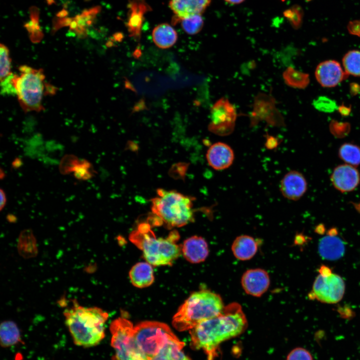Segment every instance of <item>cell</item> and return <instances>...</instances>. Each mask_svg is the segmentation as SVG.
<instances>
[{"label": "cell", "instance_id": "6da1fadb", "mask_svg": "<svg viewBox=\"0 0 360 360\" xmlns=\"http://www.w3.org/2000/svg\"><path fill=\"white\" fill-rule=\"evenodd\" d=\"M248 326L241 306L232 302L225 306L218 315L198 324L190 330V344L202 350L207 360H214L220 344L243 332Z\"/></svg>", "mask_w": 360, "mask_h": 360}, {"label": "cell", "instance_id": "7a4b0ae2", "mask_svg": "<svg viewBox=\"0 0 360 360\" xmlns=\"http://www.w3.org/2000/svg\"><path fill=\"white\" fill-rule=\"evenodd\" d=\"M65 322L75 344L90 348L99 344L105 336L108 314L97 307H84L74 300L64 312Z\"/></svg>", "mask_w": 360, "mask_h": 360}, {"label": "cell", "instance_id": "3957f363", "mask_svg": "<svg viewBox=\"0 0 360 360\" xmlns=\"http://www.w3.org/2000/svg\"><path fill=\"white\" fill-rule=\"evenodd\" d=\"M148 222H141L130 235V240L143 252L148 262L155 266L170 265L180 255L177 244L180 235L176 230L166 238H157Z\"/></svg>", "mask_w": 360, "mask_h": 360}, {"label": "cell", "instance_id": "277c9868", "mask_svg": "<svg viewBox=\"0 0 360 360\" xmlns=\"http://www.w3.org/2000/svg\"><path fill=\"white\" fill-rule=\"evenodd\" d=\"M224 306L218 294L207 290L196 292L180 307L172 318V325L178 331L190 330L201 322L220 314Z\"/></svg>", "mask_w": 360, "mask_h": 360}, {"label": "cell", "instance_id": "5b68a950", "mask_svg": "<svg viewBox=\"0 0 360 360\" xmlns=\"http://www.w3.org/2000/svg\"><path fill=\"white\" fill-rule=\"evenodd\" d=\"M152 200V214L168 228L184 226L194 220L192 198L174 190H157Z\"/></svg>", "mask_w": 360, "mask_h": 360}, {"label": "cell", "instance_id": "8992f818", "mask_svg": "<svg viewBox=\"0 0 360 360\" xmlns=\"http://www.w3.org/2000/svg\"><path fill=\"white\" fill-rule=\"evenodd\" d=\"M19 70L20 74L14 76L12 84L22 108L25 112L44 110V96L46 92H54L55 88L46 82L42 69L24 65Z\"/></svg>", "mask_w": 360, "mask_h": 360}, {"label": "cell", "instance_id": "52a82bcc", "mask_svg": "<svg viewBox=\"0 0 360 360\" xmlns=\"http://www.w3.org/2000/svg\"><path fill=\"white\" fill-rule=\"evenodd\" d=\"M137 344L146 360H150L169 342L179 340L166 324L144 321L134 326Z\"/></svg>", "mask_w": 360, "mask_h": 360}, {"label": "cell", "instance_id": "ba28073f", "mask_svg": "<svg viewBox=\"0 0 360 360\" xmlns=\"http://www.w3.org/2000/svg\"><path fill=\"white\" fill-rule=\"evenodd\" d=\"M110 328L114 360H146L137 344L134 326L130 321L118 318L112 322Z\"/></svg>", "mask_w": 360, "mask_h": 360}, {"label": "cell", "instance_id": "9c48e42d", "mask_svg": "<svg viewBox=\"0 0 360 360\" xmlns=\"http://www.w3.org/2000/svg\"><path fill=\"white\" fill-rule=\"evenodd\" d=\"M252 108L250 116L251 126H256L262 122L272 126H285L284 118L276 107V100L272 95L258 93L254 98Z\"/></svg>", "mask_w": 360, "mask_h": 360}, {"label": "cell", "instance_id": "30bf717a", "mask_svg": "<svg viewBox=\"0 0 360 360\" xmlns=\"http://www.w3.org/2000/svg\"><path fill=\"white\" fill-rule=\"evenodd\" d=\"M236 118V111L234 106L227 98L222 97L211 108V121L208 129L220 136H228L234 130Z\"/></svg>", "mask_w": 360, "mask_h": 360}, {"label": "cell", "instance_id": "8fae6325", "mask_svg": "<svg viewBox=\"0 0 360 360\" xmlns=\"http://www.w3.org/2000/svg\"><path fill=\"white\" fill-rule=\"evenodd\" d=\"M345 284L341 276L332 274L327 276L319 274L314 281L309 297L326 304H336L343 298Z\"/></svg>", "mask_w": 360, "mask_h": 360}, {"label": "cell", "instance_id": "7c38bea8", "mask_svg": "<svg viewBox=\"0 0 360 360\" xmlns=\"http://www.w3.org/2000/svg\"><path fill=\"white\" fill-rule=\"evenodd\" d=\"M241 284L247 294L255 297H260L269 288L270 276L268 272L264 269H249L242 274Z\"/></svg>", "mask_w": 360, "mask_h": 360}, {"label": "cell", "instance_id": "4fadbf2b", "mask_svg": "<svg viewBox=\"0 0 360 360\" xmlns=\"http://www.w3.org/2000/svg\"><path fill=\"white\" fill-rule=\"evenodd\" d=\"M339 62L334 60L322 62L316 67L315 76L323 87L332 88L339 84L347 76Z\"/></svg>", "mask_w": 360, "mask_h": 360}, {"label": "cell", "instance_id": "5bb4252c", "mask_svg": "<svg viewBox=\"0 0 360 360\" xmlns=\"http://www.w3.org/2000/svg\"><path fill=\"white\" fill-rule=\"evenodd\" d=\"M280 190L284 198L291 200H297L306 192L307 182L302 174L296 170H291L281 180Z\"/></svg>", "mask_w": 360, "mask_h": 360}, {"label": "cell", "instance_id": "9a60e30c", "mask_svg": "<svg viewBox=\"0 0 360 360\" xmlns=\"http://www.w3.org/2000/svg\"><path fill=\"white\" fill-rule=\"evenodd\" d=\"M331 180L336 188L344 192L353 190L358 186L360 176L358 170L348 164L336 167L332 174Z\"/></svg>", "mask_w": 360, "mask_h": 360}, {"label": "cell", "instance_id": "2e32d148", "mask_svg": "<svg viewBox=\"0 0 360 360\" xmlns=\"http://www.w3.org/2000/svg\"><path fill=\"white\" fill-rule=\"evenodd\" d=\"M210 2L211 0H170L169 6L174 14L172 24H177L180 20L192 15L202 14Z\"/></svg>", "mask_w": 360, "mask_h": 360}, {"label": "cell", "instance_id": "e0dca14e", "mask_svg": "<svg viewBox=\"0 0 360 360\" xmlns=\"http://www.w3.org/2000/svg\"><path fill=\"white\" fill-rule=\"evenodd\" d=\"M206 158L212 168L222 170L228 168L232 164L234 154L229 145L222 142H217L210 146Z\"/></svg>", "mask_w": 360, "mask_h": 360}, {"label": "cell", "instance_id": "ac0fdd59", "mask_svg": "<svg viewBox=\"0 0 360 360\" xmlns=\"http://www.w3.org/2000/svg\"><path fill=\"white\" fill-rule=\"evenodd\" d=\"M184 258L192 264L204 262L208 254V243L202 237L192 236L186 240L181 246Z\"/></svg>", "mask_w": 360, "mask_h": 360}, {"label": "cell", "instance_id": "d6986e66", "mask_svg": "<svg viewBox=\"0 0 360 360\" xmlns=\"http://www.w3.org/2000/svg\"><path fill=\"white\" fill-rule=\"evenodd\" d=\"M0 86L1 94L3 95H15L16 92L12 84L14 77L12 71L11 58L8 47L0 44Z\"/></svg>", "mask_w": 360, "mask_h": 360}, {"label": "cell", "instance_id": "ffe728a7", "mask_svg": "<svg viewBox=\"0 0 360 360\" xmlns=\"http://www.w3.org/2000/svg\"><path fill=\"white\" fill-rule=\"evenodd\" d=\"M130 9L127 27L130 35L139 38L144 14L150 8L144 0H132L128 4Z\"/></svg>", "mask_w": 360, "mask_h": 360}, {"label": "cell", "instance_id": "44dd1931", "mask_svg": "<svg viewBox=\"0 0 360 360\" xmlns=\"http://www.w3.org/2000/svg\"><path fill=\"white\" fill-rule=\"evenodd\" d=\"M258 243L254 238L248 235L237 236L232 245L234 256L240 260H247L253 258L258 249Z\"/></svg>", "mask_w": 360, "mask_h": 360}, {"label": "cell", "instance_id": "7402d4cb", "mask_svg": "<svg viewBox=\"0 0 360 360\" xmlns=\"http://www.w3.org/2000/svg\"><path fill=\"white\" fill-rule=\"evenodd\" d=\"M344 242L336 236L328 235L323 237L318 244V252L320 256L326 260H338L343 256L344 252Z\"/></svg>", "mask_w": 360, "mask_h": 360}, {"label": "cell", "instance_id": "603a6c76", "mask_svg": "<svg viewBox=\"0 0 360 360\" xmlns=\"http://www.w3.org/2000/svg\"><path fill=\"white\" fill-rule=\"evenodd\" d=\"M178 37L176 31L167 23L158 24L152 32L154 42L158 48L162 49L172 46L176 43Z\"/></svg>", "mask_w": 360, "mask_h": 360}, {"label": "cell", "instance_id": "cb8c5ba5", "mask_svg": "<svg viewBox=\"0 0 360 360\" xmlns=\"http://www.w3.org/2000/svg\"><path fill=\"white\" fill-rule=\"evenodd\" d=\"M129 276L132 284L138 288L148 286L154 280L153 269L148 262L136 264L130 271Z\"/></svg>", "mask_w": 360, "mask_h": 360}, {"label": "cell", "instance_id": "d4e9b609", "mask_svg": "<svg viewBox=\"0 0 360 360\" xmlns=\"http://www.w3.org/2000/svg\"><path fill=\"white\" fill-rule=\"evenodd\" d=\"M184 346L179 340L170 341L150 360H192L182 352Z\"/></svg>", "mask_w": 360, "mask_h": 360}, {"label": "cell", "instance_id": "484cf974", "mask_svg": "<svg viewBox=\"0 0 360 360\" xmlns=\"http://www.w3.org/2000/svg\"><path fill=\"white\" fill-rule=\"evenodd\" d=\"M0 344L3 348L15 345L21 341L20 332L17 325L12 321L6 320L0 327Z\"/></svg>", "mask_w": 360, "mask_h": 360}, {"label": "cell", "instance_id": "4316f807", "mask_svg": "<svg viewBox=\"0 0 360 360\" xmlns=\"http://www.w3.org/2000/svg\"><path fill=\"white\" fill-rule=\"evenodd\" d=\"M285 84L288 86L297 88H304L309 82L308 75L288 66L282 73Z\"/></svg>", "mask_w": 360, "mask_h": 360}, {"label": "cell", "instance_id": "83f0119b", "mask_svg": "<svg viewBox=\"0 0 360 360\" xmlns=\"http://www.w3.org/2000/svg\"><path fill=\"white\" fill-rule=\"evenodd\" d=\"M342 64L348 75L360 76V51L352 50L346 54L342 58Z\"/></svg>", "mask_w": 360, "mask_h": 360}, {"label": "cell", "instance_id": "f1b7e54d", "mask_svg": "<svg viewBox=\"0 0 360 360\" xmlns=\"http://www.w3.org/2000/svg\"><path fill=\"white\" fill-rule=\"evenodd\" d=\"M339 156L348 164L356 166L360 164V148L355 144H342L339 150Z\"/></svg>", "mask_w": 360, "mask_h": 360}, {"label": "cell", "instance_id": "f546056e", "mask_svg": "<svg viewBox=\"0 0 360 360\" xmlns=\"http://www.w3.org/2000/svg\"><path fill=\"white\" fill-rule=\"evenodd\" d=\"M182 30L186 34L194 35L198 33L204 26V20L202 14H196L180 20Z\"/></svg>", "mask_w": 360, "mask_h": 360}, {"label": "cell", "instance_id": "4dcf8cb0", "mask_svg": "<svg viewBox=\"0 0 360 360\" xmlns=\"http://www.w3.org/2000/svg\"><path fill=\"white\" fill-rule=\"evenodd\" d=\"M313 104L316 109L323 112H332L338 108L335 101L324 96L318 97Z\"/></svg>", "mask_w": 360, "mask_h": 360}, {"label": "cell", "instance_id": "1f68e13d", "mask_svg": "<svg viewBox=\"0 0 360 360\" xmlns=\"http://www.w3.org/2000/svg\"><path fill=\"white\" fill-rule=\"evenodd\" d=\"M91 164L86 160L80 161L74 170V176L78 180H88L90 178L92 174L89 170Z\"/></svg>", "mask_w": 360, "mask_h": 360}, {"label": "cell", "instance_id": "d6a6232c", "mask_svg": "<svg viewBox=\"0 0 360 360\" xmlns=\"http://www.w3.org/2000/svg\"><path fill=\"white\" fill-rule=\"evenodd\" d=\"M80 161L74 156L67 155L63 158L60 163V169L63 174H67L74 172L76 166Z\"/></svg>", "mask_w": 360, "mask_h": 360}, {"label": "cell", "instance_id": "836d02e7", "mask_svg": "<svg viewBox=\"0 0 360 360\" xmlns=\"http://www.w3.org/2000/svg\"><path fill=\"white\" fill-rule=\"evenodd\" d=\"M286 360H313V358L308 350L298 347L294 348L290 352Z\"/></svg>", "mask_w": 360, "mask_h": 360}, {"label": "cell", "instance_id": "e575fe53", "mask_svg": "<svg viewBox=\"0 0 360 360\" xmlns=\"http://www.w3.org/2000/svg\"><path fill=\"white\" fill-rule=\"evenodd\" d=\"M348 28L350 34L360 36V20L350 22Z\"/></svg>", "mask_w": 360, "mask_h": 360}, {"label": "cell", "instance_id": "d590c367", "mask_svg": "<svg viewBox=\"0 0 360 360\" xmlns=\"http://www.w3.org/2000/svg\"><path fill=\"white\" fill-rule=\"evenodd\" d=\"M58 18V20L56 21V24H54V28L56 30H57L62 26H69L70 24L74 19V18L66 17L64 18Z\"/></svg>", "mask_w": 360, "mask_h": 360}, {"label": "cell", "instance_id": "8d00e7d4", "mask_svg": "<svg viewBox=\"0 0 360 360\" xmlns=\"http://www.w3.org/2000/svg\"><path fill=\"white\" fill-rule=\"evenodd\" d=\"M278 139L272 136L268 135L266 136V144L268 148H274L278 144Z\"/></svg>", "mask_w": 360, "mask_h": 360}, {"label": "cell", "instance_id": "74e56055", "mask_svg": "<svg viewBox=\"0 0 360 360\" xmlns=\"http://www.w3.org/2000/svg\"><path fill=\"white\" fill-rule=\"evenodd\" d=\"M318 272L320 274L323 276H327L332 274L330 268L324 265L322 266L320 268Z\"/></svg>", "mask_w": 360, "mask_h": 360}, {"label": "cell", "instance_id": "f35d334b", "mask_svg": "<svg viewBox=\"0 0 360 360\" xmlns=\"http://www.w3.org/2000/svg\"><path fill=\"white\" fill-rule=\"evenodd\" d=\"M6 202V195L4 190L0 189V210H2L4 207Z\"/></svg>", "mask_w": 360, "mask_h": 360}, {"label": "cell", "instance_id": "ab89813d", "mask_svg": "<svg viewBox=\"0 0 360 360\" xmlns=\"http://www.w3.org/2000/svg\"><path fill=\"white\" fill-rule=\"evenodd\" d=\"M23 164L22 160L19 158H16L12 162V168L15 169L20 168Z\"/></svg>", "mask_w": 360, "mask_h": 360}, {"label": "cell", "instance_id": "60d3db41", "mask_svg": "<svg viewBox=\"0 0 360 360\" xmlns=\"http://www.w3.org/2000/svg\"><path fill=\"white\" fill-rule=\"evenodd\" d=\"M68 14V11L64 8L56 14V16L59 18H66Z\"/></svg>", "mask_w": 360, "mask_h": 360}, {"label": "cell", "instance_id": "b9f144b4", "mask_svg": "<svg viewBox=\"0 0 360 360\" xmlns=\"http://www.w3.org/2000/svg\"><path fill=\"white\" fill-rule=\"evenodd\" d=\"M78 27V24L76 22V20L74 19V18L73 20L72 21L70 24L69 28H70V31L72 32H74L76 30V29Z\"/></svg>", "mask_w": 360, "mask_h": 360}, {"label": "cell", "instance_id": "7bdbcfd3", "mask_svg": "<svg viewBox=\"0 0 360 360\" xmlns=\"http://www.w3.org/2000/svg\"><path fill=\"white\" fill-rule=\"evenodd\" d=\"M7 219L8 221L10 222H14L16 221V218L15 216L12 214H8L7 216Z\"/></svg>", "mask_w": 360, "mask_h": 360}, {"label": "cell", "instance_id": "ee69618b", "mask_svg": "<svg viewBox=\"0 0 360 360\" xmlns=\"http://www.w3.org/2000/svg\"><path fill=\"white\" fill-rule=\"evenodd\" d=\"M225 1L227 2H228L232 4H238L242 2H244V0H224Z\"/></svg>", "mask_w": 360, "mask_h": 360}, {"label": "cell", "instance_id": "f6af8a7d", "mask_svg": "<svg viewBox=\"0 0 360 360\" xmlns=\"http://www.w3.org/2000/svg\"><path fill=\"white\" fill-rule=\"evenodd\" d=\"M4 176H5L4 172L2 169L1 168H0V179L2 180L3 178H4Z\"/></svg>", "mask_w": 360, "mask_h": 360}, {"label": "cell", "instance_id": "bcb514c9", "mask_svg": "<svg viewBox=\"0 0 360 360\" xmlns=\"http://www.w3.org/2000/svg\"><path fill=\"white\" fill-rule=\"evenodd\" d=\"M46 2L48 5H52V4L56 3L54 0H46Z\"/></svg>", "mask_w": 360, "mask_h": 360}, {"label": "cell", "instance_id": "7dc6e473", "mask_svg": "<svg viewBox=\"0 0 360 360\" xmlns=\"http://www.w3.org/2000/svg\"><path fill=\"white\" fill-rule=\"evenodd\" d=\"M282 1H284L285 0H282Z\"/></svg>", "mask_w": 360, "mask_h": 360}, {"label": "cell", "instance_id": "c3c4849f", "mask_svg": "<svg viewBox=\"0 0 360 360\" xmlns=\"http://www.w3.org/2000/svg\"><path fill=\"white\" fill-rule=\"evenodd\" d=\"M87 0V1H88V0Z\"/></svg>", "mask_w": 360, "mask_h": 360}]
</instances>
